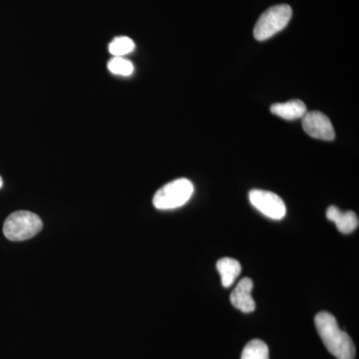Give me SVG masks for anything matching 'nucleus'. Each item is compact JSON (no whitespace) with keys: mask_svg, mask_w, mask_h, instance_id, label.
Instances as JSON below:
<instances>
[{"mask_svg":"<svg viewBox=\"0 0 359 359\" xmlns=\"http://www.w3.org/2000/svg\"><path fill=\"white\" fill-rule=\"evenodd\" d=\"M250 204L263 212L264 216L273 219L285 218L287 208L280 196L269 191L252 190L250 195Z\"/></svg>","mask_w":359,"mask_h":359,"instance_id":"obj_5","label":"nucleus"},{"mask_svg":"<svg viewBox=\"0 0 359 359\" xmlns=\"http://www.w3.org/2000/svg\"><path fill=\"white\" fill-rule=\"evenodd\" d=\"M328 221L337 224V230L342 233H351L356 230L359 221L358 215L353 211L341 212L335 205H330L327 211Z\"/></svg>","mask_w":359,"mask_h":359,"instance_id":"obj_8","label":"nucleus"},{"mask_svg":"<svg viewBox=\"0 0 359 359\" xmlns=\"http://www.w3.org/2000/svg\"><path fill=\"white\" fill-rule=\"evenodd\" d=\"M314 325L323 344L337 359H354L355 346L353 339L344 330H340L337 321L332 313L321 311L314 318Z\"/></svg>","mask_w":359,"mask_h":359,"instance_id":"obj_1","label":"nucleus"},{"mask_svg":"<svg viewBox=\"0 0 359 359\" xmlns=\"http://www.w3.org/2000/svg\"><path fill=\"white\" fill-rule=\"evenodd\" d=\"M108 68H109L111 72L116 75H122V76H129L134 71V66L131 61L123 57L111 59L109 63H108Z\"/></svg>","mask_w":359,"mask_h":359,"instance_id":"obj_13","label":"nucleus"},{"mask_svg":"<svg viewBox=\"0 0 359 359\" xmlns=\"http://www.w3.org/2000/svg\"><path fill=\"white\" fill-rule=\"evenodd\" d=\"M2 186H4V181H2V178L0 177V189L2 188Z\"/></svg>","mask_w":359,"mask_h":359,"instance_id":"obj_14","label":"nucleus"},{"mask_svg":"<svg viewBox=\"0 0 359 359\" xmlns=\"http://www.w3.org/2000/svg\"><path fill=\"white\" fill-rule=\"evenodd\" d=\"M194 186L190 180L182 178L170 182L162 187L153 198L158 210H173L182 207L191 199Z\"/></svg>","mask_w":359,"mask_h":359,"instance_id":"obj_4","label":"nucleus"},{"mask_svg":"<svg viewBox=\"0 0 359 359\" xmlns=\"http://www.w3.org/2000/svg\"><path fill=\"white\" fill-rule=\"evenodd\" d=\"M41 219L34 212L18 211L8 216L4 222V233L13 242L29 240L41 231Z\"/></svg>","mask_w":359,"mask_h":359,"instance_id":"obj_2","label":"nucleus"},{"mask_svg":"<svg viewBox=\"0 0 359 359\" xmlns=\"http://www.w3.org/2000/svg\"><path fill=\"white\" fill-rule=\"evenodd\" d=\"M217 269L222 278V283L224 287H231L236 278L242 271V266L237 259L231 257H223L217 263Z\"/></svg>","mask_w":359,"mask_h":359,"instance_id":"obj_10","label":"nucleus"},{"mask_svg":"<svg viewBox=\"0 0 359 359\" xmlns=\"http://www.w3.org/2000/svg\"><path fill=\"white\" fill-rule=\"evenodd\" d=\"M302 128L309 136L323 141H334L335 132L327 115L320 111L306 112L302 117Z\"/></svg>","mask_w":359,"mask_h":359,"instance_id":"obj_6","label":"nucleus"},{"mask_svg":"<svg viewBox=\"0 0 359 359\" xmlns=\"http://www.w3.org/2000/svg\"><path fill=\"white\" fill-rule=\"evenodd\" d=\"M241 359H269V347L263 340H250L245 346Z\"/></svg>","mask_w":359,"mask_h":359,"instance_id":"obj_11","label":"nucleus"},{"mask_svg":"<svg viewBox=\"0 0 359 359\" xmlns=\"http://www.w3.org/2000/svg\"><path fill=\"white\" fill-rule=\"evenodd\" d=\"M292 15V7L287 4L271 6L257 21L254 29L255 39L259 41L271 39L289 25Z\"/></svg>","mask_w":359,"mask_h":359,"instance_id":"obj_3","label":"nucleus"},{"mask_svg":"<svg viewBox=\"0 0 359 359\" xmlns=\"http://www.w3.org/2000/svg\"><path fill=\"white\" fill-rule=\"evenodd\" d=\"M135 49L133 40L127 36L116 37L109 45V51L115 57H122L123 55L131 53Z\"/></svg>","mask_w":359,"mask_h":359,"instance_id":"obj_12","label":"nucleus"},{"mask_svg":"<svg viewBox=\"0 0 359 359\" xmlns=\"http://www.w3.org/2000/svg\"><path fill=\"white\" fill-rule=\"evenodd\" d=\"M271 112L285 120H295L304 117L306 111V104L299 99L285 103H276L271 105Z\"/></svg>","mask_w":359,"mask_h":359,"instance_id":"obj_9","label":"nucleus"},{"mask_svg":"<svg viewBox=\"0 0 359 359\" xmlns=\"http://www.w3.org/2000/svg\"><path fill=\"white\" fill-rule=\"evenodd\" d=\"M254 283L249 278H243L231 294V302L236 309L245 313H252L256 309V302L252 297Z\"/></svg>","mask_w":359,"mask_h":359,"instance_id":"obj_7","label":"nucleus"}]
</instances>
